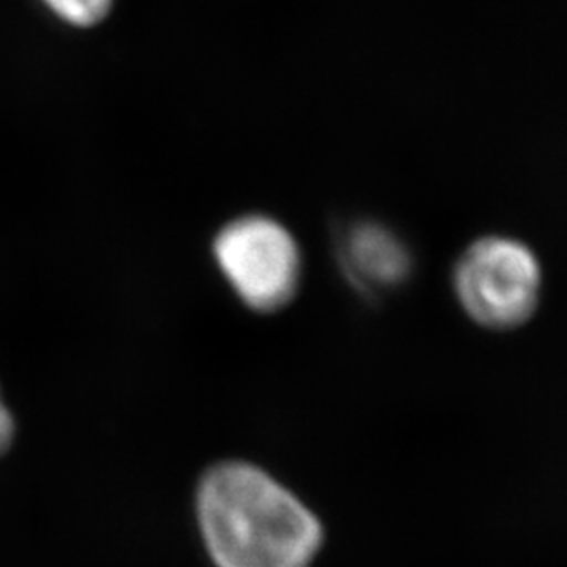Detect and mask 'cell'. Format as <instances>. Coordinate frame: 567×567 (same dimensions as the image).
<instances>
[{
  "mask_svg": "<svg viewBox=\"0 0 567 567\" xmlns=\"http://www.w3.org/2000/svg\"><path fill=\"white\" fill-rule=\"evenodd\" d=\"M204 547L217 567H309L322 547L318 517L264 468H208L196 494Z\"/></svg>",
  "mask_w": 567,
  "mask_h": 567,
  "instance_id": "cell-1",
  "label": "cell"
},
{
  "mask_svg": "<svg viewBox=\"0 0 567 567\" xmlns=\"http://www.w3.org/2000/svg\"><path fill=\"white\" fill-rule=\"evenodd\" d=\"M545 271L529 244L487 234L466 244L452 269V290L461 309L487 330H513L536 313Z\"/></svg>",
  "mask_w": 567,
  "mask_h": 567,
  "instance_id": "cell-2",
  "label": "cell"
},
{
  "mask_svg": "<svg viewBox=\"0 0 567 567\" xmlns=\"http://www.w3.org/2000/svg\"><path fill=\"white\" fill-rule=\"evenodd\" d=\"M213 257L236 297L257 313H274L297 297L303 257L292 231L276 217L252 213L224 225Z\"/></svg>",
  "mask_w": 567,
  "mask_h": 567,
  "instance_id": "cell-3",
  "label": "cell"
},
{
  "mask_svg": "<svg viewBox=\"0 0 567 567\" xmlns=\"http://www.w3.org/2000/svg\"><path fill=\"white\" fill-rule=\"evenodd\" d=\"M344 280L368 299H383L412 278L414 257L404 238L374 219L344 224L337 236Z\"/></svg>",
  "mask_w": 567,
  "mask_h": 567,
  "instance_id": "cell-4",
  "label": "cell"
},
{
  "mask_svg": "<svg viewBox=\"0 0 567 567\" xmlns=\"http://www.w3.org/2000/svg\"><path fill=\"white\" fill-rule=\"evenodd\" d=\"M44 9L53 13L58 20L72 28H93L102 23L114 0H41Z\"/></svg>",
  "mask_w": 567,
  "mask_h": 567,
  "instance_id": "cell-5",
  "label": "cell"
},
{
  "mask_svg": "<svg viewBox=\"0 0 567 567\" xmlns=\"http://www.w3.org/2000/svg\"><path fill=\"white\" fill-rule=\"evenodd\" d=\"M16 435V423H13V414L4 404L2 393H0V454L11 446V440Z\"/></svg>",
  "mask_w": 567,
  "mask_h": 567,
  "instance_id": "cell-6",
  "label": "cell"
}]
</instances>
